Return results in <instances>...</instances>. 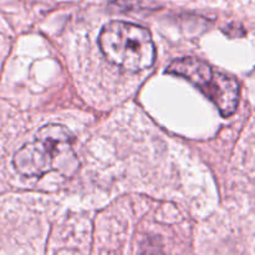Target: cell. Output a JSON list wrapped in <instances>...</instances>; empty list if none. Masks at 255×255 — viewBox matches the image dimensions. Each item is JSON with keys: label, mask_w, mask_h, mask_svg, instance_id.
Listing matches in <instances>:
<instances>
[{"label": "cell", "mask_w": 255, "mask_h": 255, "mask_svg": "<svg viewBox=\"0 0 255 255\" xmlns=\"http://www.w3.org/2000/svg\"><path fill=\"white\" fill-rule=\"evenodd\" d=\"M74 143L75 137L69 128L59 124L45 125L14 154L15 171L24 177L57 172L70 178L80 168Z\"/></svg>", "instance_id": "6da1fadb"}, {"label": "cell", "mask_w": 255, "mask_h": 255, "mask_svg": "<svg viewBox=\"0 0 255 255\" xmlns=\"http://www.w3.org/2000/svg\"><path fill=\"white\" fill-rule=\"evenodd\" d=\"M99 45L110 64L129 72H139L153 65L156 46L148 29L133 22L111 21L101 29Z\"/></svg>", "instance_id": "7a4b0ae2"}, {"label": "cell", "mask_w": 255, "mask_h": 255, "mask_svg": "<svg viewBox=\"0 0 255 255\" xmlns=\"http://www.w3.org/2000/svg\"><path fill=\"white\" fill-rule=\"evenodd\" d=\"M166 72L183 77L194 85L216 105L223 117L236 112L241 97V86L231 75L213 69L209 64L194 56L174 60L167 67Z\"/></svg>", "instance_id": "3957f363"}]
</instances>
